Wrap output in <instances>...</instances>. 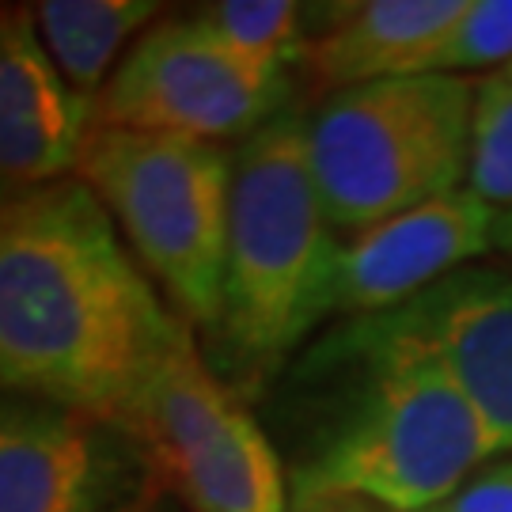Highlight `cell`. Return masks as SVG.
<instances>
[{"label": "cell", "mask_w": 512, "mask_h": 512, "mask_svg": "<svg viewBox=\"0 0 512 512\" xmlns=\"http://www.w3.org/2000/svg\"><path fill=\"white\" fill-rule=\"evenodd\" d=\"M183 327L84 179L0 198V391L129 429Z\"/></svg>", "instance_id": "1"}, {"label": "cell", "mask_w": 512, "mask_h": 512, "mask_svg": "<svg viewBox=\"0 0 512 512\" xmlns=\"http://www.w3.org/2000/svg\"><path fill=\"white\" fill-rule=\"evenodd\" d=\"M293 380L327 387L323 418L289 463L293 505L353 497L384 512H433L501 456L444 368L372 315L319 338Z\"/></svg>", "instance_id": "2"}, {"label": "cell", "mask_w": 512, "mask_h": 512, "mask_svg": "<svg viewBox=\"0 0 512 512\" xmlns=\"http://www.w3.org/2000/svg\"><path fill=\"white\" fill-rule=\"evenodd\" d=\"M342 239L308 164V114L285 110L232 148L220 368L255 391L334 315Z\"/></svg>", "instance_id": "3"}, {"label": "cell", "mask_w": 512, "mask_h": 512, "mask_svg": "<svg viewBox=\"0 0 512 512\" xmlns=\"http://www.w3.org/2000/svg\"><path fill=\"white\" fill-rule=\"evenodd\" d=\"M475 80L403 76L330 92L308 114L311 179L338 232L467 186Z\"/></svg>", "instance_id": "4"}, {"label": "cell", "mask_w": 512, "mask_h": 512, "mask_svg": "<svg viewBox=\"0 0 512 512\" xmlns=\"http://www.w3.org/2000/svg\"><path fill=\"white\" fill-rule=\"evenodd\" d=\"M107 205L133 258L194 330L217 327L232 152L224 145L92 126L76 167Z\"/></svg>", "instance_id": "5"}, {"label": "cell", "mask_w": 512, "mask_h": 512, "mask_svg": "<svg viewBox=\"0 0 512 512\" xmlns=\"http://www.w3.org/2000/svg\"><path fill=\"white\" fill-rule=\"evenodd\" d=\"M190 512H293L289 467L186 323L129 425Z\"/></svg>", "instance_id": "6"}, {"label": "cell", "mask_w": 512, "mask_h": 512, "mask_svg": "<svg viewBox=\"0 0 512 512\" xmlns=\"http://www.w3.org/2000/svg\"><path fill=\"white\" fill-rule=\"evenodd\" d=\"M289 69L262 65L198 16L156 19L92 103L95 126L167 133L186 141H247L289 110Z\"/></svg>", "instance_id": "7"}, {"label": "cell", "mask_w": 512, "mask_h": 512, "mask_svg": "<svg viewBox=\"0 0 512 512\" xmlns=\"http://www.w3.org/2000/svg\"><path fill=\"white\" fill-rule=\"evenodd\" d=\"M156 486L133 429L0 391V512H129Z\"/></svg>", "instance_id": "8"}, {"label": "cell", "mask_w": 512, "mask_h": 512, "mask_svg": "<svg viewBox=\"0 0 512 512\" xmlns=\"http://www.w3.org/2000/svg\"><path fill=\"white\" fill-rule=\"evenodd\" d=\"M372 319L429 353L486 421L501 456L512 452V270L463 266Z\"/></svg>", "instance_id": "9"}, {"label": "cell", "mask_w": 512, "mask_h": 512, "mask_svg": "<svg viewBox=\"0 0 512 512\" xmlns=\"http://www.w3.org/2000/svg\"><path fill=\"white\" fill-rule=\"evenodd\" d=\"M497 213L467 186L353 232L338 255L334 315H380L478 258L497 255Z\"/></svg>", "instance_id": "10"}, {"label": "cell", "mask_w": 512, "mask_h": 512, "mask_svg": "<svg viewBox=\"0 0 512 512\" xmlns=\"http://www.w3.org/2000/svg\"><path fill=\"white\" fill-rule=\"evenodd\" d=\"M92 126V99L57 73L35 8H0V198L69 179Z\"/></svg>", "instance_id": "11"}, {"label": "cell", "mask_w": 512, "mask_h": 512, "mask_svg": "<svg viewBox=\"0 0 512 512\" xmlns=\"http://www.w3.org/2000/svg\"><path fill=\"white\" fill-rule=\"evenodd\" d=\"M323 12L327 23L308 38L304 65L327 92H346L425 76L437 42L463 12V0H357Z\"/></svg>", "instance_id": "12"}, {"label": "cell", "mask_w": 512, "mask_h": 512, "mask_svg": "<svg viewBox=\"0 0 512 512\" xmlns=\"http://www.w3.org/2000/svg\"><path fill=\"white\" fill-rule=\"evenodd\" d=\"M160 12L164 4L152 0H42L35 4V23L57 73L95 103L126 42L152 27Z\"/></svg>", "instance_id": "13"}, {"label": "cell", "mask_w": 512, "mask_h": 512, "mask_svg": "<svg viewBox=\"0 0 512 512\" xmlns=\"http://www.w3.org/2000/svg\"><path fill=\"white\" fill-rule=\"evenodd\" d=\"M304 12L308 8L293 0H220L198 8L194 16L243 57L293 69V61H304L311 38Z\"/></svg>", "instance_id": "14"}, {"label": "cell", "mask_w": 512, "mask_h": 512, "mask_svg": "<svg viewBox=\"0 0 512 512\" xmlns=\"http://www.w3.org/2000/svg\"><path fill=\"white\" fill-rule=\"evenodd\" d=\"M467 190L497 213H512V80H475Z\"/></svg>", "instance_id": "15"}, {"label": "cell", "mask_w": 512, "mask_h": 512, "mask_svg": "<svg viewBox=\"0 0 512 512\" xmlns=\"http://www.w3.org/2000/svg\"><path fill=\"white\" fill-rule=\"evenodd\" d=\"M512 65V0H463V12L444 31L425 76H497Z\"/></svg>", "instance_id": "16"}, {"label": "cell", "mask_w": 512, "mask_h": 512, "mask_svg": "<svg viewBox=\"0 0 512 512\" xmlns=\"http://www.w3.org/2000/svg\"><path fill=\"white\" fill-rule=\"evenodd\" d=\"M433 512H512V456H497Z\"/></svg>", "instance_id": "17"}, {"label": "cell", "mask_w": 512, "mask_h": 512, "mask_svg": "<svg viewBox=\"0 0 512 512\" xmlns=\"http://www.w3.org/2000/svg\"><path fill=\"white\" fill-rule=\"evenodd\" d=\"M293 512H384L365 501H353V497H319V501H304L293 505Z\"/></svg>", "instance_id": "18"}, {"label": "cell", "mask_w": 512, "mask_h": 512, "mask_svg": "<svg viewBox=\"0 0 512 512\" xmlns=\"http://www.w3.org/2000/svg\"><path fill=\"white\" fill-rule=\"evenodd\" d=\"M175 501H179V497L171 494L164 482H160V486H156V490H152V494H148L137 509H129V512H179V505H175Z\"/></svg>", "instance_id": "19"}, {"label": "cell", "mask_w": 512, "mask_h": 512, "mask_svg": "<svg viewBox=\"0 0 512 512\" xmlns=\"http://www.w3.org/2000/svg\"><path fill=\"white\" fill-rule=\"evenodd\" d=\"M497 255L512 258V213H501V217H497Z\"/></svg>", "instance_id": "20"}, {"label": "cell", "mask_w": 512, "mask_h": 512, "mask_svg": "<svg viewBox=\"0 0 512 512\" xmlns=\"http://www.w3.org/2000/svg\"><path fill=\"white\" fill-rule=\"evenodd\" d=\"M497 76H501V80H512V65H505V69H501Z\"/></svg>", "instance_id": "21"}]
</instances>
